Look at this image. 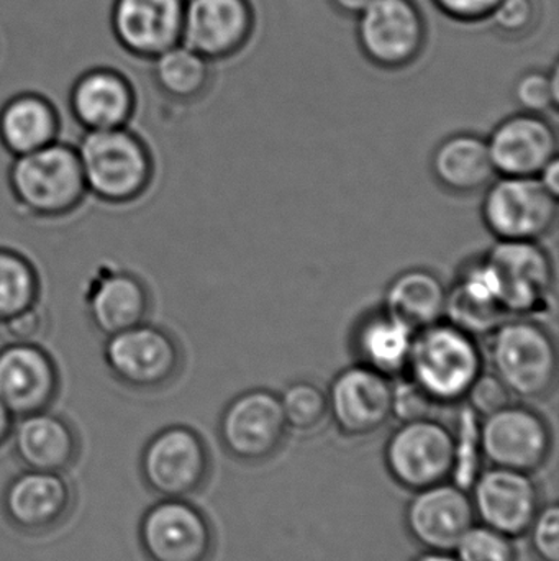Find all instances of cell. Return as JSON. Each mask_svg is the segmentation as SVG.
<instances>
[{
	"label": "cell",
	"mask_w": 559,
	"mask_h": 561,
	"mask_svg": "<svg viewBox=\"0 0 559 561\" xmlns=\"http://www.w3.org/2000/svg\"><path fill=\"white\" fill-rule=\"evenodd\" d=\"M492 373L512 396L541 401L558 379V346L550 330L532 317H509L489 335Z\"/></svg>",
	"instance_id": "obj_2"
},
{
	"label": "cell",
	"mask_w": 559,
	"mask_h": 561,
	"mask_svg": "<svg viewBox=\"0 0 559 561\" xmlns=\"http://www.w3.org/2000/svg\"><path fill=\"white\" fill-rule=\"evenodd\" d=\"M288 434L281 401L275 392L252 389L236 396L219 424L220 442L230 457L263 463L281 450Z\"/></svg>",
	"instance_id": "obj_12"
},
{
	"label": "cell",
	"mask_w": 559,
	"mask_h": 561,
	"mask_svg": "<svg viewBox=\"0 0 559 561\" xmlns=\"http://www.w3.org/2000/svg\"><path fill=\"white\" fill-rule=\"evenodd\" d=\"M85 190L107 203H128L147 190L151 160L143 141L125 127L88 130L78 150Z\"/></svg>",
	"instance_id": "obj_3"
},
{
	"label": "cell",
	"mask_w": 559,
	"mask_h": 561,
	"mask_svg": "<svg viewBox=\"0 0 559 561\" xmlns=\"http://www.w3.org/2000/svg\"><path fill=\"white\" fill-rule=\"evenodd\" d=\"M328 414L341 434L368 437L393 417V379L368 366L357 365L338 373L327 392Z\"/></svg>",
	"instance_id": "obj_16"
},
{
	"label": "cell",
	"mask_w": 559,
	"mask_h": 561,
	"mask_svg": "<svg viewBox=\"0 0 559 561\" xmlns=\"http://www.w3.org/2000/svg\"><path fill=\"white\" fill-rule=\"evenodd\" d=\"M508 319L482 260L468 263L446 293L443 320L479 339L491 335Z\"/></svg>",
	"instance_id": "obj_24"
},
{
	"label": "cell",
	"mask_w": 559,
	"mask_h": 561,
	"mask_svg": "<svg viewBox=\"0 0 559 561\" xmlns=\"http://www.w3.org/2000/svg\"><path fill=\"white\" fill-rule=\"evenodd\" d=\"M404 523L414 542L422 549L453 552L476 524L471 494L452 481L414 491Z\"/></svg>",
	"instance_id": "obj_14"
},
{
	"label": "cell",
	"mask_w": 559,
	"mask_h": 561,
	"mask_svg": "<svg viewBox=\"0 0 559 561\" xmlns=\"http://www.w3.org/2000/svg\"><path fill=\"white\" fill-rule=\"evenodd\" d=\"M137 105L127 76L108 66L82 72L69 92V107L85 130L125 127Z\"/></svg>",
	"instance_id": "obj_22"
},
{
	"label": "cell",
	"mask_w": 559,
	"mask_h": 561,
	"mask_svg": "<svg viewBox=\"0 0 559 561\" xmlns=\"http://www.w3.org/2000/svg\"><path fill=\"white\" fill-rule=\"evenodd\" d=\"M538 180H540V183L544 184L545 187H547L548 191H550L554 196L558 197L559 193V163L558 158H555L554 161H550V163L545 167V170L541 171L540 174H538Z\"/></svg>",
	"instance_id": "obj_42"
},
{
	"label": "cell",
	"mask_w": 559,
	"mask_h": 561,
	"mask_svg": "<svg viewBox=\"0 0 559 561\" xmlns=\"http://www.w3.org/2000/svg\"><path fill=\"white\" fill-rule=\"evenodd\" d=\"M279 401L288 428L298 432L314 431L328 415L327 392L314 382H292L279 396Z\"/></svg>",
	"instance_id": "obj_33"
},
{
	"label": "cell",
	"mask_w": 559,
	"mask_h": 561,
	"mask_svg": "<svg viewBox=\"0 0 559 561\" xmlns=\"http://www.w3.org/2000/svg\"><path fill=\"white\" fill-rule=\"evenodd\" d=\"M58 391V373L35 343L13 342L0 350V402L13 417L46 411Z\"/></svg>",
	"instance_id": "obj_21"
},
{
	"label": "cell",
	"mask_w": 559,
	"mask_h": 561,
	"mask_svg": "<svg viewBox=\"0 0 559 561\" xmlns=\"http://www.w3.org/2000/svg\"><path fill=\"white\" fill-rule=\"evenodd\" d=\"M358 15V39L374 65L403 68L422 49L426 26L412 0H373Z\"/></svg>",
	"instance_id": "obj_15"
},
{
	"label": "cell",
	"mask_w": 559,
	"mask_h": 561,
	"mask_svg": "<svg viewBox=\"0 0 559 561\" xmlns=\"http://www.w3.org/2000/svg\"><path fill=\"white\" fill-rule=\"evenodd\" d=\"M512 394L504 382L494 373H485L476 378L466 394L468 408H471L479 417L492 414L504 405L511 404Z\"/></svg>",
	"instance_id": "obj_37"
},
{
	"label": "cell",
	"mask_w": 559,
	"mask_h": 561,
	"mask_svg": "<svg viewBox=\"0 0 559 561\" xmlns=\"http://www.w3.org/2000/svg\"><path fill=\"white\" fill-rule=\"evenodd\" d=\"M78 494L66 473L25 470L9 481L2 494V513L16 533L48 536L74 514Z\"/></svg>",
	"instance_id": "obj_11"
},
{
	"label": "cell",
	"mask_w": 559,
	"mask_h": 561,
	"mask_svg": "<svg viewBox=\"0 0 559 561\" xmlns=\"http://www.w3.org/2000/svg\"><path fill=\"white\" fill-rule=\"evenodd\" d=\"M138 542L148 561H210L217 546L209 516L187 500H161L148 507Z\"/></svg>",
	"instance_id": "obj_10"
},
{
	"label": "cell",
	"mask_w": 559,
	"mask_h": 561,
	"mask_svg": "<svg viewBox=\"0 0 559 561\" xmlns=\"http://www.w3.org/2000/svg\"><path fill=\"white\" fill-rule=\"evenodd\" d=\"M153 79L161 92L173 101L200 98L210 82V61L189 46L177 43L153 59Z\"/></svg>",
	"instance_id": "obj_30"
},
{
	"label": "cell",
	"mask_w": 559,
	"mask_h": 561,
	"mask_svg": "<svg viewBox=\"0 0 559 561\" xmlns=\"http://www.w3.org/2000/svg\"><path fill=\"white\" fill-rule=\"evenodd\" d=\"M496 174L538 178L558 153L554 125L538 114L512 115L498 125L488 140Z\"/></svg>",
	"instance_id": "obj_19"
},
{
	"label": "cell",
	"mask_w": 559,
	"mask_h": 561,
	"mask_svg": "<svg viewBox=\"0 0 559 561\" xmlns=\"http://www.w3.org/2000/svg\"><path fill=\"white\" fill-rule=\"evenodd\" d=\"M10 187L23 209L43 217L71 213L88 191L78 151L56 141L16 157Z\"/></svg>",
	"instance_id": "obj_4"
},
{
	"label": "cell",
	"mask_w": 559,
	"mask_h": 561,
	"mask_svg": "<svg viewBox=\"0 0 559 561\" xmlns=\"http://www.w3.org/2000/svg\"><path fill=\"white\" fill-rule=\"evenodd\" d=\"M38 299L35 270L19 253L0 249V322L15 317Z\"/></svg>",
	"instance_id": "obj_31"
},
{
	"label": "cell",
	"mask_w": 559,
	"mask_h": 561,
	"mask_svg": "<svg viewBox=\"0 0 559 561\" xmlns=\"http://www.w3.org/2000/svg\"><path fill=\"white\" fill-rule=\"evenodd\" d=\"M384 465L389 477L412 493L450 481L453 428L430 417L400 422L387 438Z\"/></svg>",
	"instance_id": "obj_8"
},
{
	"label": "cell",
	"mask_w": 559,
	"mask_h": 561,
	"mask_svg": "<svg viewBox=\"0 0 559 561\" xmlns=\"http://www.w3.org/2000/svg\"><path fill=\"white\" fill-rule=\"evenodd\" d=\"M479 422L481 417L471 408H465L459 414L456 428H453V467L450 481L466 491H471L485 461L479 440Z\"/></svg>",
	"instance_id": "obj_32"
},
{
	"label": "cell",
	"mask_w": 559,
	"mask_h": 561,
	"mask_svg": "<svg viewBox=\"0 0 559 561\" xmlns=\"http://www.w3.org/2000/svg\"><path fill=\"white\" fill-rule=\"evenodd\" d=\"M481 260L509 317L537 319L550 310L555 266L540 242L498 240Z\"/></svg>",
	"instance_id": "obj_5"
},
{
	"label": "cell",
	"mask_w": 559,
	"mask_h": 561,
	"mask_svg": "<svg viewBox=\"0 0 559 561\" xmlns=\"http://www.w3.org/2000/svg\"><path fill=\"white\" fill-rule=\"evenodd\" d=\"M446 293L449 289L435 273L409 270L387 287L384 310L414 330H422L445 319Z\"/></svg>",
	"instance_id": "obj_29"
},
{
	"label": "cell",
	"mask_w": 559,
	"mask_h": 561,
	"mask_svg": "<svg viewBox=\"0 0 559 561\" xmlns=\"http://www.w3.org/2000/svg\"><path fill=\"white\" fill-rule=\"evenodd\" d=\"M147 312V287L130 273H105L89 289V317L107 336L143 322Z\"/></svg>",
	"instance_id": "obj_27"
},
{
	"label": "cell",
	"mask_w": 559,
	"mask_h": 561,
	"mask_svg": "<svg viewBox=\"0 0 559 561\" xmlns=\"http://www.w3.org/2000/svg\"><path fill=\"white\" fill-rule=\"evenodd\" d=\"M5 327L13 342L35 343L45 333L46 316L36 302L7 320Z\"/></svg>",
	"instance_id": "obj_40"
},
{
	"label": "cell",
	"mask_w": 559,
	"mask_h": 561,
	"mask_svg": "<svg viewBox=\"0 0 559 561\" xmlns=\"http://www.w3.org/2000/svg\"><path fill=\"white\" fill-rule=\"evenodd\" d=\"M345 13H361L373 0H331Z\"/></svg>",
	"instance_id": "obj_44"
},
{
	"label": "cell",
	"mask_w": 559,
	"mask_h": 561,
	"mask_svg": "<svg viewBox=\"0 0 559 561\" xmlns=\"http://www.w3.org/2000/svg\"><path fill=\"white\" fill-rule=\"evenodd\" d=\"M435 402L412 381L393 382V417L400 422L419 421L430 417Z\"/></svg>",
	"instance_id": "obj_38"
},
{
	"label": "cell",
	"mask_w": 559,
	"mask_h": 561,
	"mask_svg": "<svg viewBox=\"0 0 559 561\" xmlns=\"http://www.w3.org/2000/svg\"><path fill=\"white\" fill-rule=\"evenodd\" d=\"M481 216L498 240L540 242L557 226L558 197L538 178L502 176L489 184Z\"/></svg>",
	"instance_id": "obj_7"
},
{
	"label": "cell",
	"mask_w": 559,
	"mask_h": 561,
	"mask_svg": "<svg viewBox=\"0 0 559 561\" xmlns=\"http://www.w3.org/2000/svg\"><path fill=\"white\" fill-rule=\"evenodd\" d=\"M482 365L478 339L442 320L417 330L407 373L435 404H456L465 401Z\"/></svg>",
	"instance_id": "obj_1"
},
{
	"label": "cell",
	"mask_w": 559,
	"mask_h": 561,
	"mask_svg": "<svg viewBox=\"0 0 559 561\" xmlns=\"http://www.w3.org/2000/svg\"><path fill=\"white\" fill-rule=\"evenodd\" d=\"M186 0H114L110 32L124 51L143 61L180 43Z\"/></svg>",
	"instance_id": "obj_18"
},
{
	"label": "cell",
	"mask_w": 559,
	"mask_h": 561,
	"mask_svg": "<svg viewBox=\"0 0 559 561\" xmlns=\"http://www.w3.org/2000/svg\"><path fill=\"white\" fill-rule=\"evenodd\" d=\"M252 28L248 0H186L180 43L213 61L238 51Z\"/></svg>",
	"instance_id": "obj_20"
},
{
	"label": "cell",
	"mask_w": 559,
	"mask_h": 561,
	"mask_svg": "<svg viewBox=\"0 0 559 561\" xmlns=\"http://www.w3.org/2000/svg\"><path fill=\"white\" fill-rule=\"evenodd\" d=\"M212 458L206 440L184 425L164 428L141 451L144 486L161 500H187L206 488Z\"/></svg>",
	"instance_id": "obj_6"
},
{
	"label": "cell",
	"mask_w": 559,
	"mask_h": 561,
	"mask_svg": "<svg viewBox=\"0 0 559 561\" xmlns=\"http://www.w3.org/2000/svg\"><path fill=\"white\" fill-rule=\"evenodd\" d=\"M476 520L505 534L511 539L525 536L540 510V490L532 474L491 467L473 484Z\"/></svg>",
	"instance_id": "obj_17"
},
{
	"label": "cell",
	"mask_w": 559,
	"mask_h": 561,
	"mask_svg": "<svg viewBox=\"0 0 559 561\" xmlns=\"http://www.w3.org/2000/svg\"><path fill=\"white\" fill-rule=\"evenodd\" d=\"M501 0H435L440 10L462 22H476L491 15Z\"/></svg>",
	"instance_id": "obj_41"
},
{
	"label": "cell",
	"mask_w": 559,
	"mask_h": 561,
	"mask_svg": "<svg viewBox=\"0 0 559 561\" xmlns=\"http://www.w3.org/2000/svg\"><path fill=\"white\" fill-rule=\"evenodd\" d=\"M104 355L115 378L131 388L164 386L179 371L176 340L163 329L143 322L108 335Z\"/></svg>",
	"instance_id": "obj_13"
},
{
	"label": "cell",
	"mask_w": 559,
	"mask_h": 561,
	"mask_svg": "<svg viewBox=\"0 0 559 561\" xmlns=\"http://www.w3.org/2000/svg\"><path fill=\"white\" fill-rule=\"evenodd\" d=\"M515 101L528 114L541 115L559 102V72L555 66L551 75L532 71L519 79L514 89Z\"/></svg>",
	"instance_id": "obj_35"
},
{
	"label": "cell",
	"mask_w": 559,
	"mask_h": 561,
	"mask_svg": "<svg viewBox=\"0 0 559 561\" xmlns=\"http://www.w3.org/2000/svg\"><path fill=\"white\" fill-rule=\"evenodd\" d=\"M410 561H458L453 552H433V550H426V552L417 556L416 559Z\"/></svg>",
	"instance_id": "obj_45"
},
{
	"label": "cell",
	"mask_w": 559,
	"mask_h": 561,
	"mask_svg": "<svg viewBox=\"0 0 559 561\" xmlns=\"http://www.w3.org/2000/svg\"><path fill=\"white\" fill-rule=\"evenodd\" d=\"M417 330L387 310L363 317L354 329L353 348L360 365L387 378L407 373Z\"/></svg>",
	"instance_id": "obj_25"
},
{
	"label": "cell",
	"mask_w": 559,
	"mask_h": 561,
	"mask_svg": "<svg viewBox=\"0 0 559 561\" xmlns=\"http://www.w3.org/2000/svg\"><path fill=\"white\" fill-rule=\"evenodd\" d=\"M58 130L55 105L35 92L13 95L0 108V141L15 157L53 144Z\"/></svg>",
	"instance_id": "obj_28"
},
{
	"label": "cell",
	"mask_w": 559,
	"mask_h": 561,
	"mask_svg": "<svg viewBox=\"0 0 559 561\" xmlns=\"http://www.w3.org/2000/svg\"><path fill=\"white\" fill-rule=\"evenodd\" d=\"M531 549L538 561H559V507L541 504L527 530Z\"/></svg>",
	"instance_id": "obj_36"
},
{
	"label": "cell",
	"mask_w": 559,
	"mask_h": 561,
	"mask_svg": "<svg viewBox=\"0 0 559 561\" xmlns=\"http://www.w3.org/2000/svg\"><path fill=\"white\" fill-rule=\"evenodd\" d=\"M13 415L5 405L0 402V447L12 437Z\"/></svg>",
	"instance_id": "obj_43"
},
{
	"label": "cell",
	"mask_w": 559,
	"mask_h": 561,
	"mask_svg": "<svg viewBox=\"0 0 559 561\" xmlns=\"http://www.w3.org/2000/svg\"><path fill=\"white\" fill-rule=\"evenodd\" d=\"M482 458L491 467L534 474L554 450L547 419L528 405L508 404L479 422Z\"/></svg>",
	"instance_id": "obj_9"
},
{
	"label": "cell",
	"mask_w": 559,
	"mask_h": 561,
	"mask_svg": "<svg viewBox=\"0 0 559 561\" xmlns=\"http://www.w3.org/2000/svg\"><path fill=\"white\" fill-rule=\"evenodd\" d=\"M453 553L458 561H517L514 539L485 524H475Z\"/></svg>",
	"instance_id": "obj_34"
},
{
	"label": "cell",
	"mask_w": 559,
	"mask_h": 561,
	"mask_svg": "<svg viewBox=\"0 0 559 561\" xmlns=\"http://www.w3.org/2000/svg\"><path fill=\"white\" fill-rule=\"evenodd\" d=\"M12 437L15 457L26 470L66 473L81 457V438L74 425L48 411L20 417Z\"/></svg>",
	"instance_id": "obj_23"
},
{
	"label": "cell",
	"mask_w": 559,
	"mask_h": 561,
	"mask_svg": "<svg viewBox=\"0 0 559 561\" xmlns=\"http://www.w3.org/2000/svg\"><path fill=\"white\" fill-rule=\"evenodd\" d=\"M489 16L504 35H524L534 26L537 7L535 0H501Z\"/></svg>",
	"instance_id": "obj_39"
},
{
	"label": "cell",
	"mask_w": 559,
	"mask_h": 561,
	"mask_svg": "<svg viewBox=\"0 0 559 561\" xmlns=\"http://www.w3.org/2000/svg\"><path fill=\"white\" fill-rule=\"evenodd\" d=\"M432 171L443 190L473 194L486 190L496 176L488 140L475 134H458L439 145Z\"/></svg>",
	"instance_id": "obj_26"
}]
</instances>
